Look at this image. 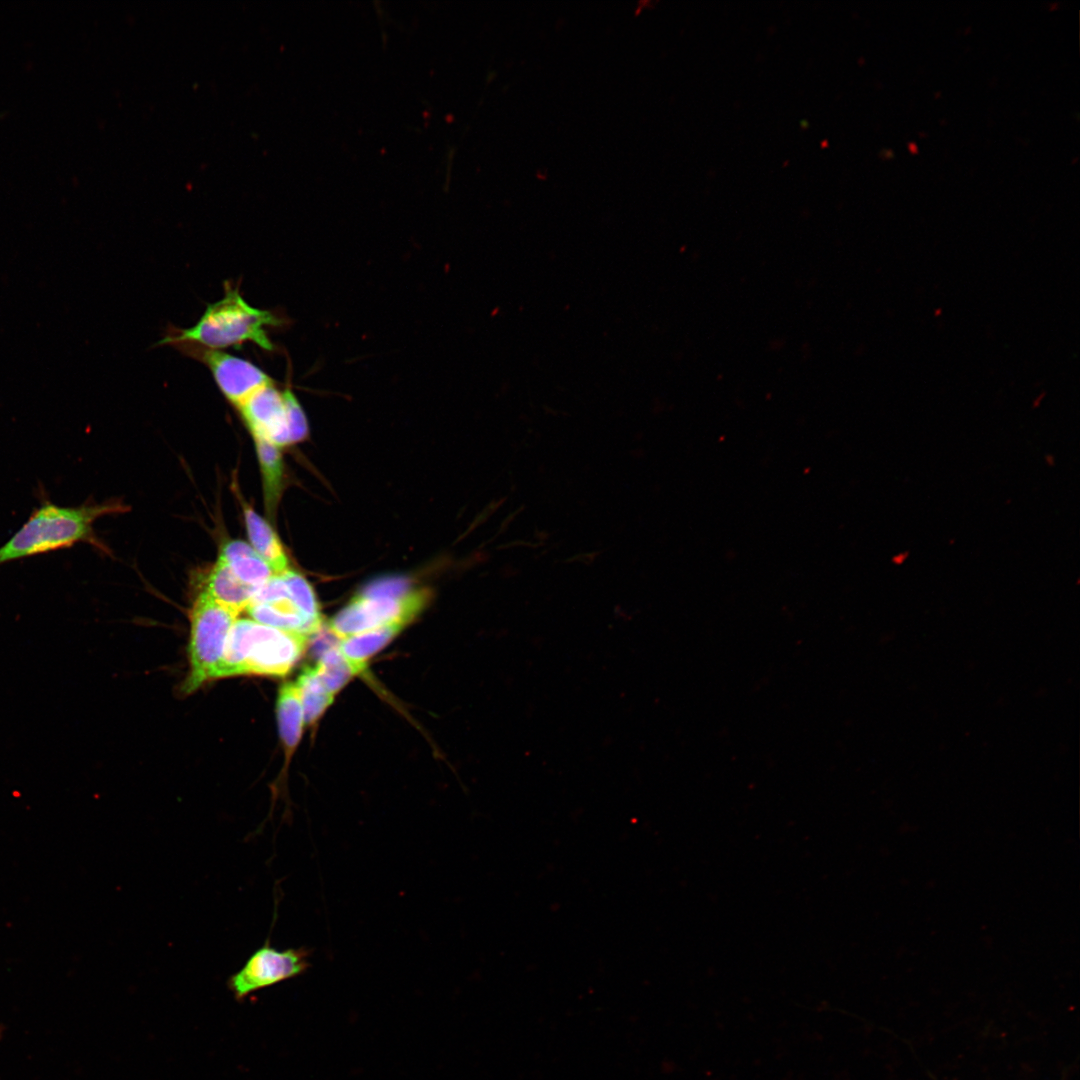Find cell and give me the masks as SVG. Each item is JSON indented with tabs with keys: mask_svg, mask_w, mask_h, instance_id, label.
Listing matches in <instances>:
<instances>
[{
	"mask_svg": "<svg viewBox=\"0 0 1080 1080\" xmlns=\"http://www.w3.org/2000/svg\"><path fill=\"white\" fill-rule=\"evenodd\" d=\"M120 501L64 507L49 500L33 511L21 528L0 547V566L85 542L106 551L93 532L96 519L127 511Z\"/></svg>",
	"mask_w": 1080,
	"mask_h": 1080,
	"instance_id": "obj_1",
	"label": "cell"
},
{
	"mask_svg": "<svg viewBox=\"0 0 1080 1080\" xmlns=\"http://www.w3.org/2000/svg\"><path fill=\"white\" fill-rule=\"evenodd\" d=\"M309 639L307 635L253 619H237L230 630L216 679L236 675L283 677L302 657Z\"/></svg>",
	"mask_w": 1080,
	"mask_h": 1080,
	"instance_id": "obj_2",
	"label": "cell"
},
{
	"mask_svg": "<svg viewBox=\"0 0 1080 1080\" xmlns=\"http://www.w3.org/2000/svg\"><path fill=\"white\" fill-rule=\"evenodd\" d=\"M280 323L270 311L252 307L242 298L238 288L226 283L224 297L209 304L194 326L182 329L179 334L166 337L161 342H191L219 350L239 347L250 341L271 351L273 345L268 338L266 327Z\"/></svg>",
	"mask_w": 1080,
	"mask_h": 1080,
	"instance_id": "obj_3",
	"label": "cell"
},
{
	"mask_svg": "<svg viewBox=\"0 0 1080 1080\" xmlns=\"http://www.w3.org/2000/svg\"><path fill=\"white\" fill-rule=\"evenodd\" d=\"M237 616L206 592L202 591L197 596L190 614V672L183 686L185 693H191L204 682L216 679Z\"/></svg>",
	"mask_w": 1080,
	"mask_h": 1080,
	"instance_id": "obj_4",
	"label": "cell"
},
{
	"mask_svg": "<svg viewBox=\"0 0 1080 1080\" xmlns=\"http://www.w3.org/2000/svg\"><path fill=\"white\" fill-rule=\"evenodd\" d=\"M430 591L410 589L400 596L356 594L327 624L340 640L393 621L409 624L426 606Z\"/></svg>",
	"mask_w": 1080,
	"mask_h": 1080,
	"instance_id": "obj_5",
	"label": "cell"
},
{
	"mask_svg": "<svg viewBox=\"0 0 1080 1080\" xmlns=\"http://www.w3.org/2000/svg\"><path fill=\"white\" fill-rule=\"evenodd\" d=\"M310 955L311 950L305 947L279 950L267 940L229 977L227 986L236 1000L243 1001L252 993L305 973L311 966Z\"/></svg>",
	"mask_w": 1080,
	"mask_h": 1080,
	"instance_id": "obj_6",
	"label": "cell"
},
{
	"mask_svg": "<svg viewBox=\"0 0 1080 1080\" xmlns=\"http://www.w3.org/2000/svg\"><path fill=\"white\" fill-rule=\"evenodd\" d=\"M201 360L225 398L236 407L258 389L272 383L271 378L250 361L220 350L202 349Z\"/></svg>",
	"mask_w": 1080,
	"mask_h": 1080,
	"instance_id": "obj_7",
	"label": "cell"
},
{
	"mask_svg": "<svg viewBox=\"0 0 1080 1080\" xmlns=\"http://www.w3.org/2000/svg\"><path fill=\"white\" fill-rule=\"evenodd\" d=\"M254 438L281 448L291 444L282 392L268 384L237 407Z\"/></svg>",
	"mask_w": 1080,
	"mask_h": 1080,
	"instance_id": "obj_8",
	"label": "cell"
},
{
	"mask_svg": "<svg viewBox=\"0 0 1080 1080\" xmlns=\"http://www.w3.org/2000/svg\"><path fill=\"white\" fill-rule=\"evenodd\" d=\"M218 559L224 562L240 581L254 588L263 585L275 575L267 562L243 540L225 542Z\"/></svg>",
	"mask_w": 1080,
	"mask_h": 1080,
	"instance_id": "obj_9",
	"label": "cell"
},
{
	"mask_svg": "<svg viewBox=\"0 0 1080 1080\" xmlns=\"http://www.w3.org/2000/svg\"><path fill=\"white\" fill-rule=\"evenodd\" d=\"M403 621H393L388 624L366 630L340 640L338 646L359 674L367 665V661L383 647H385L405 626Z\"/></svg>",
	"mask_w": 1080,
	"mask_h": 1080,
	"instance_id": "obj_10",
	"label": "cell"
},
{
	"mask_svg": "<svg viewBox=\"0 0 1080 1080\" xmlns=\"http://www.w3.org/2000/svg\"><path fill=\"white\" fill-rule=\"evenodd\" d=\"M244 522L250 545L267 562L275 575L289 569L286 551L272 526L249 505H243Z\"/></svg>",
	"mask_w": 1080,
	"mask_h": 1080,
	"instance_id": "obj_11",
	"label": "cell"
},
{
	"mask_svg": "<svg viewBox=\"0 0 1080 1080\" xmlns=\"http://www.w3.org/2000/svg\"><path fill=\"white\" fill-rule=\"evenodd\" d=\"M256 589L240 581L229 567L218 559L207 576L203 591L219 604L239 614L249 606Z\"/></svg>",
	"mask_w": 1080,
	"mask_h": 1080,
	"instance_id": "obj_12",
	"label": "cell"
},
{
	"mask_svg": "<svg viewBox=\"0 0 1080 1080\" xmlns=\"http://www.w3.org/2000/svg\"><path fill=\"white\" fill-rule=\"evenodd\" d=\"M276 714L280 739L289 761L302 735L304 713L301 692L296 682L284 683L278 694Z\"/></svg>",
	"mask_w": 1080,
	"mask_h": 1080,
	"instance_id": "obj_13",
	"label": "cell"
},
{
	"mask_svg": "<svg viewBox=\"0 0 1080 1080\" xmlns=\"http://www.w3.org/2000/svg\"><path fill=\"white\" fill-rule=\"evenodd\" d=\"M252 619L261 624L311 637L320 632L298 610L290 597L266 603H250L246 608Z\"/></svg>",
	"mask_w": 1080,
	"mask_h": 1080,
	"instance_id": "obj_14",
	"label": "cell"
},
{
	"mask_svg": "<svg viewBox=\"0 0 1080 1080\" xmlns=\"http://www.w3.org/2000/svg\"><path fill=\"white\" fill-rule=\"evenodd\" d=\"M263 480L265 506L272 517L284 485V462L280 448L261 438H254Z\"/></svg>",
	"mask_w": 1080,
	"mask_h": 1080,
	"instance_id": "obj_15",
	"label": "cell"
},
{
	"mask_svg": "<svg viewBox=\"0 0 1080 1080\" xmlns=\"http://www.w3.org/2000/svg\"><path fill=\"white\" fill-rule=\"evenodd\" d=\"M296 683L301 692L304 722L311 725L331 705L335 695L324 686L315 665L305 667Z\"/></svg>",
	"mask_w": 1080,
	"mask_h": 1080,
	"instance_id": "obj_16",
	"label": "cell"
},
{
	"mask_svg": "<svg viewBox=\"0 0 1080 1080\" xmlns=\"http://www.w3.org/2000/svg\"><path fill=\"white\" fill-rule=\"evenodd\" d=\"M279 576L284 581L289 596L301 614L317 629L321 630L323 619L319 604L310 583L299 573L287 569Z\"/></svg>",
	"mask_w": 1080,
	"mask_h": 1080,
	"instance_id": "obj_17",
	"label": "cell"
},
{
	"mask_svg": "<svg viewBox=\"0 0 1080 1080\" xmlns=\"http://www.w3.org/2000/svg\"><path fill=\"white\" fill-rule=\"evenodd\" d=\"M315 667L324 686L333 695L358 674L343 656L338 645L326 648Z\"/></svg>",
	"mask_w": 1080,
	"mask_h": 1080,
	"instance_id": "obj_18",
	"label": "cell"
},
{
	"mask_svg": "<svg viewBox=\"0 0 1080 1080\" xmlns=\"http://www.w3.org/2000/svg\"><path fill=\"white\" fill-rule=\"evenodd\" d=\"M285 414L291 444L307 438L309 429L305 413L293 392L286 388L283 392Z\"/></svg>",
	"mask_w": 1080,
	"mask_h": 1080,
	"instance_id": "obj_19",
	"label": "cell"
},
{
	"mask_svg": "<svg viewBox=\"0 0 1080 1080\" xmlns=\"http://www.w3.org/2000/svg\"><path fill=\"white\" fill-rule=\"evenodd\" d=\"M908 147H909L910 151H911V152H913V153H916V152H917V150H918V149H917V146H916V144H915V143H913V142H910V143L908 144Z\"/></svg>",
	"mask_w": 1080,
	"mask_h": 1080,
	"instance_id": "obj_20",
	"label": "cell"
},
{
	"mask_svg": "<svg viewBox=\"0 0 1080 1080\" xmlns=\"http://www.w3.org/2000/svg\"><path fill=\"white\" fill-rule=\"evenodd\" d=\"M2 1033H3V1027H2V1026H0V1038H1V1036H2Z\"/></svg>",
	"mask_w": 1080,
	"mask_h": 1080,
	"instance_id": "obj_21",
	"label": "cell"
}]
</instances>
